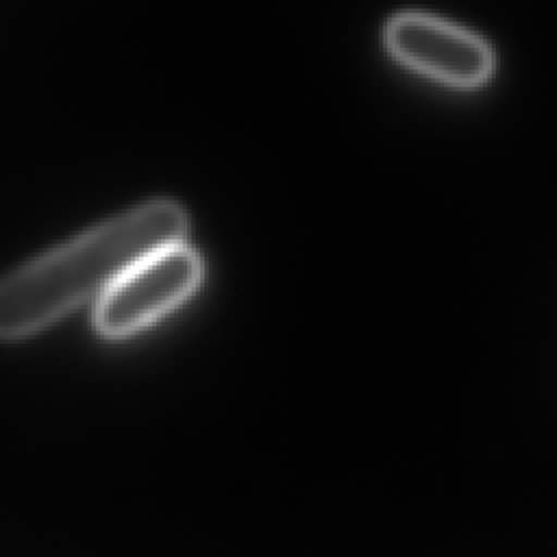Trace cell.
Here are the masks:
<instances>
[{
  "instance_id": "6da1fadb",
  "label": "cell",
  "mask_w": 557,
  "mask_h": 557,
  "mask_svg": "<svg viewBox=\"0 0 557 557\" xmlns=\"http://www.w3.org/2000/svg\"><path fill=\"white\" fill-rule=\"evenodd\" d=\"M189 233L185 207L144 200L0 276V342L30 337L83 305H96L137 259Z\"/></svg>"
},
{
  "instance_id": "7a4b0ae2",
  "label": "cell",
  "mask_w": 557,
  "mask_h": 557,
  "mask_svg": "<svg viewBox=\"0 0 557 557\" xmlns=\"http://www.w3.org/2000/svg\"><path fill=\"white\" fill-rule=\"evenodd\" d=\"M205 278V261L187 242L165 244L137 259L91 307V322L107 339H126L187 302Z\"/></svg>"
},
{
  "instance_id": "3957f363",
  "label": "cell",
  "mask_w": 557,
  "mask_h": 557,
  "mask_svg": "<svg viewBox=\"0 0 557 557\" xmlns=\"http://www.w3.org/2000/svg\"><path fill=\"white\" fill-rule=\"evenodd\" d=\"M385 41L407 65L453 85H476L494 65L492 50L479 35L429 13L394 15L385 28Z\"/></svg>"
}]
</instances>
